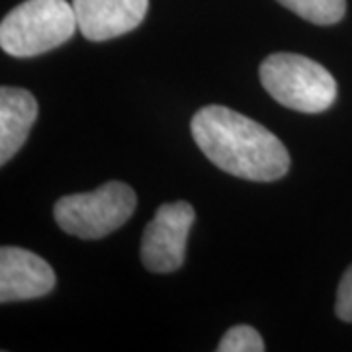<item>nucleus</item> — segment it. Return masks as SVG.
I'll list each match as a JSON object with an SVG mask.
<instances>
[{
    "label": "nucleus",
    "instance_id": "obj_1",
    "mask_svg": "<svg viewBox=\"0 0 352 352\" xmlns=\"http://www.w3.org/2000/svg\"><path fill=\"white\" fill-rule=\"evenodd\" d=\"M192 138L223 173L254 182H274L289 170L284 143L251 118L226 106H206L192 118Z\"/></svg>",
    "mask_w": 352,
    "mask_h": 352
},
{
    "label": "nucleus",
    "instance_id": "obj_2",
    "mask_svg": "<svg viewBox=\"0 0 352 352\" xmlns=\"http://www.w3.org/2000/svg\"><path fill=\"white\" fill-rule=\"evenodd\" d=\"M76 30L73 2L25 0L4 16L0 47L12 57L28 59L67 43Z\"/></svg>",
    "mask_w": 352,
    "mask_h": 352
},
{
    "label": "nucleus",
    "instance_id": "obj_3",
    "mask_svg": "<svg viewBox=\"0 0 352 352\" xmlns=\"http://www.w3.org/2000/svg\"><path fill=\"white\" fill-rule=\"evenodd\" d=\"M264 90L282 106L305 113L329 110L337 100V80L323 65L298 53H274L258 69Z\"/></svg>",
    "mask_w": 352,
    "mask_h": 352
},
{
    "label": "nucleus",
    "instance_id": "obj_4",
    "mask_svg": "<svg viewBox=\"0 0 352 352\" xmlns=\"http://www.w3.org/2000/svg\"><path fill=\"white\" fill-rule=\"evenodd\" d=\"M138 196L126 182H106L94 192L71 194L55 204L53 215L65 233L80 239H102L133 215Z\"/></svg>",
    "mask_w": 352,
    "mask_h": 352
},
{
    "label": "nucleus",
    "instance_id": "obj_5",
    "mask_svg": "<svg viewBox=\"0 0 352 352\" xmlns=\"http://www.w3.org/2000/svg\"><path fill=\"white\" fill-rule=\"evenodd\" d=\"M196 219L188 201L163 204L151 223L143 231L141 261L143 266L157 274L175 272L184 264L186 241Z\"/></svg>",
    "mask_w": 352,
    "mask_h": 352
},
{
    "label": "nucleus",
    "instance_id": "obj_6",
    "mask_svg": "<svg viewBox=\"0 0 352 352\" xmlns=\"http://www.w3.org/2000/svg\"><path fill=\"white\" fill-rule=\"evenodd\" d=\"M55 272L45 258L20 247L0 249V302H25L47 296Z\"/></svg>",
    "mask_w": 352,
    "mask_h": 352
},
{
    "label": "nucleus",
    "instance_id": "obj_7",
    "mask_svg": "<svg viewBox=\"0 0 352 352\" xmlns=\"http://www.w3.org/2000/svg\"><path fill=\"white\" fill-rule=\"evenodd\" d=\"M78 32L88 41H108L135 30L149 0H73Z\"/></svg>",
    "mask_w": 352,
    "mask_h": 352
},
{
    "label": "nucleus",
    "instance_id": "obj_8",
    "mask_svg": "<svg viewBox=\"0 0 352 352\" xmlns=\"http://www.w3.org/2000/svg\"><path fill=\"white\" fill-rule=\"evenodd\" d=\"M38 102L24 88H0V163L6 164L22 149L38 120Z\"/></svg>",
    "mask_w": 352,
    "mask_h": 352
},
{
    "label": "nucleus",
    "instance_id": "obj_9",
    "mask_svg": "<svg viewBox=\"0 0 352 352\" xmlns=\"http://www.w3.org/2000/svg\"><path fill=\"white\" fill-rule=\"evenodd\" d=\"M300 18L317 25H331L342 20L346 0H278Z\"/></svg>",
    "mask_w": 352,
    "mask_h": 352
},
{
    "label": "nucleus",
    "instance_id": "obj_10",
    "mask_svg": "<svg viewBox=\"0 0 352 352\" xmlns=\"http://www.w3.org/2000/svg\"><path fill=\"white\" fill-rule=\"evenodd\" d=\"M264 340L251 325H235L217 344V352H263Z\"/></svg>",
    "mask_w": 352,
    "mask_h": 352
},
{
    "label": "nucleus",
    "instance_id": "obj_11",
    "mask_svg": "<svg viewBox=\"0 0 352 352\" xmlns=\"http://www.w3.org/2000/svg\"><path fill=\"white\" fill-rule=\"evenodd\" d=\"M335 311L339 315V319L346 321V323H352V264L340 278Z\"/></svg>",
    "mask_w": 352,
    "mask_h": 352
}]
</instances>
